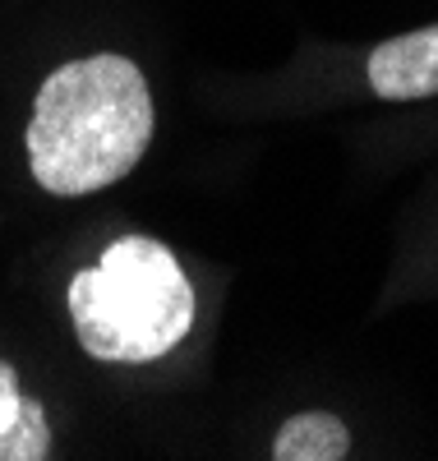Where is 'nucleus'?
<instances>
[{
  "label": "nucleus",
  "mask_w": 438,
  "mask_h": 461,
  "mask_svg": "<svg viewBox=\"0 0 438 461\" xmlns=\"http://www.w3.org/2000/svg\"><path fill=\"white\" fill-rule=\"evenodd\" d=\"M152 93L130 56L69 60L37 88L28 121L32 180L60 199H84L139 167L152 143Z\"/></svg>",
  "instance_id": "1"
},
{
  "label": "nucleus",
  "mask_w": 438,
  "mask_h": 461,
  "mask_svg": "<svg viewBox=\"0 0 438 461\" xmlns=\"http://www.w3.org/2000/svg\"><path fill=\"white\" fill-rule=\"evenodd\" d=\"M78 346L106 365H152L194 328V286L162 240L125 236L69 282Z\"/></svg>",
  "instance_id": "2"
},
{
  "label": "nucleus",
  "mask_w": 438,
  "mask_h": 461,
  "mask_svg": "<svg viewBox=\"0 0 438 461\" xmlns=\"http://www.w3.org/2000/svg\"><path fill=\"white\" fill-rule=\"evenodd\" d=\"M370 88L383 102H420L438 97V23L388 37L370 51Z\"/></svg>",
  "instance_id": "3"
},
{
  "label": "nucleus",
  "mask_w": 438,
  "mask_h": 461,
  "mask_svg": "<svg viewBox=\"0 0 438 461\" xmlns=\"http://www.w3.org/2000/svg\"><path fill=\"white\" fill-rule=\"evenodd\" d=\"M351 452V434L337 415L328 411H305L291 415L272 438V456L277 461H342Z\"/></svg>",
  "instance_id": "4"
},
{
  "label": "nucleus",
  "mask_w": 438,
  "mask_h": 461,
  "mask_svg": "<svg viewBox=\"0 0 438 461\" xmlns=\"http://www.w3.org/2000/svg\"><path fill=\"white\" fill-rule=\"evenodd\" d=\"M51 456V425H47V411L37 406L32 397H23L14 425L0 434V461H42Z\"/></svg>",
  "instance_id": "5"
},
{
  "label": "nucleus",
  "mask_w": 438,
  "mask_h": 461,
  "mask_svg": "<svg viewBox=\"0 0 438 461\" xmlns=\"http://www.w3.org/2000/svg\"><path fill=\"white\" fill-rule=\"evenodd\" d=\"M23 406V388H19V374L10 360H0V434L14 425V415Z\"/></svg>",
  "instance_id": "6"
}]
</instances>
